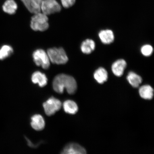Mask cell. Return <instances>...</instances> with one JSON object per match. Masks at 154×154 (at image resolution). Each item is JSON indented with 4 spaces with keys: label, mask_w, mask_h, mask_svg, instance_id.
Here are the masks:
<instances>
[{
    "label": "cell",
    "mask_w": 154,
    "mask_h": 154,
    "mask_svg": "<svg viewBox=\"0 0 154 154\" xmlns=\"http://www.w3.org/2000/svg\"><path fill=\"white\" fill-rule=\"evenodd\" d=\"M33 60L36 65L47 69L50 66V60L47 53L43 50L39 49L34 51L32 54Z\"/></svg>",
    "instance_id": "5"
},
{
    "label": "cell",
    "mask_w": 154,
    "mask_h": 154,
    "mask_svg": "<svg viewBox=\"0 0 154 154\" xmlns=\"http://www.w3.org/2000/svg\"><path fill=\"white\" fill-rule=\"evenodd\" d=\"M63 106L64 111L70 114H75L78 112V106L75 102L70 100L65 101L63 103Z\"/></svg>",
    "instance_id": "16"
},
{
    "label": "cell",
    "mask_w": 154,
    "mask_h": 154,
    "mask_svg": "<svg viewBox=\"0 0 154 154\" xmlns=\"http://www.w3.org/2000/svg\"><path fill=\"white\" fill-rule=\"evenodd\" d=\"M153 52V48L151 45L147 44L142 46L141 48V52L146 57H149L152 55Z\"/></svg>",
    "instance_id": "20"
},
{
    "label": "cell",
    "mask_w": 154,
    "mask_h": 154,
    "mask_svg": "<svg viewBox=\"0 0 154 154\" xmlns=\"http://www.w3.org/2000/svg\"><path fill=\"white\" fill-rule=\"evenodd\" d=\"M13 50L11 46L8 45H3L0 49V60L6 58L12 54Z\"/></svg>",
    "instance_id": "19"
},
{
    "label": "cell",
    "mask_w": 154,
    "mask_h": 154,
    "mask_svg": "<svg viewBox=\"0 0 154 154\" xmlns=\"http://www.w3.org/2000/svg\"><path fill=\"white\" fill-rule=\"evenodd\" d=\"M86 151L79 144L71 143L67 144L64 147L61 153L63 154H85Z\"/></svg>",
    "instance_id": "7"
},
{
    "label": "cell",
    "mask_w": 154,
    "mask_h": 154,
    "mask_svg": "<svg viewBox=\"0 0 154 154\" xmlns=\"http://www.w3.org/2000/svg\"><path fill=\"white\" fill-rule=\"evenodd\" d=\"M53 87L54 90L57 93L62 94L64 88H66L68 93L71 95L74 94L77 89V83L75 79L65 74H59L55 77Z\"/></svg>",
    "instance_id": "1"
},
{
    "label": "cell",
    "mask_w": 154,
    "mask_h": 154,
    "mask_svg": "<svg viewBox=\"0 0 154 154\" xmlns=\"http://www.w3.org/2000/svg\"><path fill=\"white\" fill-rule=\"evenodd\" d=\"M4 11L9 14H14L18 8V5L14 0H6L2 6Z\"/></svg>",
    "instance_id": "13"
},
{
    "label": "cell",
    "mask_w": 154,
    "mask_h": 154,
    "mask_svg": "<svg viewBox=\"0 0 154 154\" xmlns=\"http://www.w3.org/2000/svg\"><path fill=\"white\" fill-rule=\"evenodd\" d=\"M62 103L59 100L51 97L43 104V106L46 114L51 116L60 109Z\"/></svg>",
    "instance_id": "6"
},
{
    "label": "cell",
    "mask_w": 154,
    "mask_h": 154,
    "mask_svg": "<svg viewBox=\"0 0 154 154\" xmlns=\"http://www.w3.org/2000/svg\"><path fill=\"white\" fill-rule=\"evenodd\" d=\"M61 9L56 0H43L40 7L41 11L47 15L60 12Z\"/></svg>",
    "instance_id": "4"
},
{
    "label": "cell",
    "mask_w": 154,
    "mask_h": 154,
    "mask_svg": "<svg viewBox=\"0 0 154 154\" xmlns=\"http://www.w3.org/2000/svg\"><path fill=\"white\" fill-rule=\"evenodd\" d=\"M126 66V62L124 60L119 59L113 63L112 66V70L116 76L120 77L124 74Z\"/></svg>",
    "instance_id": "9"
},
{
    "label": "cell",
    "mask_w": 154,
    "mask_h": 154,
    "mask_svg": "<svg viewBox=\"0 0 154 154\" xmlns=\"http://www.w3.org/2000/svg\"><path fill=\"white\" fill-rule=\"evenodd\" d=\"M140 95L143 99L151 100L153 97L154 90L151 86L145 85L142 86L139 90Z\"/></svg>",
    "instance_id": "14"
},
{
    "label": "cell",
    "mask_w": 154,
    "mask_h": 154,
    "mask_svg": "<svg viewBox=\"0 0 154 154\" xmlns=\"http://www.w3.org/2000/svg\"><path fill=\"white\" fill-rule=\"evenodd\" d=\"M127 79L131 85L135 88L138 87L142 82L141 77L133 72L128 73Z\"/></svg>",
    "instance_id": "17"
},
{
    "label": "cell",
    "mask_w": 154,
    "mask_h": 154,
    "mask_svg": "<svg viewBox=\"0 0 154 154\" xmlns=\"http://www.w3.org/2000/svg\"><path fill=\"white\" fill-rule=\"evenodd\" d=\"M63 6L65 8H68L72 6L75 3L76 0H60Z\"/></svg>",
    "instance_id": "21"
},
{
    "label": "cell",
    "mask_w": 154,
    "mask_h": 154,
    "mask_svg": "<svg viewBox=\"0 0 154 154\" xmlns=\"http://www.w3.org/2000/svg\"><path fill=\"white\" fill-rule=\"evenodd\" d=\"M32 80L34 84H38L40 87L47 85L48 82V79L45 74L41 72L36 71L32 74Z\"/></svg>",
    "instance_id": "10"
},
{
    "label": "cell",
    "mask_w": 154,
    "mask_h": 154,
    "mask_svg": "<svg viewBox=\"0 0 154 154\" xmlns=\"http://www.w3.org/2000/svg\"><path fill=\"white\" fill-rule=\"evenodd\" d=\"M102 43L106 44H110L114 41V35L112 31L105 30L101 31L99 34Z\"/></svg>",
    "instance_id": "12"
},
{
    "label": "cell",
    "mask_w": 154,
    "mask_h": 154,
    "mask_svg": "<svg viewBox=\"0 0 154 154\" xmlns=\"http://www.w3.org/2000/svg\"><path fill=\"white\" fill-rule=\"evenodd\" d=\"M34 14L30 23V26L32 29L41 32L47 30L49 26L47 15L41 11Z\"/></svg>",
    "instance_id": "2"
},
{
    "label": "cell",
    "mask_w": 154,
    "mask_h": 154,
    "mask_svg": "<svg viewBox=\"0 0 154 154\" xmlns=\"http://www.w3.org/2000/svg\"><path fill=\"white\" fill-rule=\"evenodd\" d=\"M30 12L35 13L40 12L41 3L43 0H21Z\"/></svg>",
    "instance_id": "8"
},
{
    "label": "cell",
    "mask_w": 154,
    "mask_h": 154,
    "mask_svg": "<svg viewBox=\"0 0 154 154\" xmlns=\"http://www.w3.org/2000/svg\"><path fill=\"white\" fill-rule=\"evenodd\" d=\"M94 78L99 83H103L106 81L108 78L107 71L103 67H100L94 72Z\"/></svg>",
    "instance_id": "15"
},
{
    "label": "cell",
    "mask_w": 154,
    "mask_h": 154,
    "mask_svg": "<svg viewBox=\"0 0 154 154\" xmlns=\"http://www.w3.org/2000/svg\"><path fill=\"white\" fill-rule=\"evenodd\" d=\"M47 53L50 61L54 64H64L68 61L66 54L62 48H50Z\"/></svg>",
    "instance_id": "3"
},
{
    "label": "cell",
    "mask_w": 154,
    "mask_h": 154,
    "mask_svg": "<svg viewBox=\"0 0 154 154\" xmlns=\"http://www.w3.org/2000/svg\"><path fill=\"white\" fill-rule=\"evenodd\" d=\"M95 42L91 39H86L82 42L81 49L83 53L90 54L95 49Z\"/></svg>",
    "instance_id": "18"
},
{
    "label": "cell",
    "mask_w": 154,
    "mask_h": 154,
    "mask_svg": "<svg viewBox=\"0 0 154 154\" xmlns=\"http://www.w3.org/2000/svg\"><path fill=\"white\" fill-rule=\"evenodd\" d=\"M31 125L32 128L36 131L43 130L45 126V122L41 115L36 114L32 117Z\"/></svg>",
    "instance_id": "11"
}]
</instances>
